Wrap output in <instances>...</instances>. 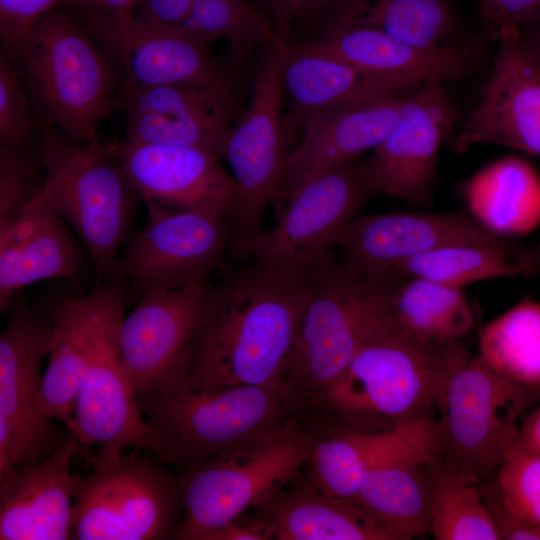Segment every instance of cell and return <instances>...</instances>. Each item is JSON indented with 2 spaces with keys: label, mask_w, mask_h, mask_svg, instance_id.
Masks as SVG:
<instances>
[{
  "label": "cell",
  "mask_w": 540,
  "mask_h": 540,
  "mask_svg": "<svg viewBox=\"0 0 540 540\" xmlns=\"http://www.w3.org/2000/svg\"><path fill=\"white\" fill-rule=\"evenodd\" d=\"M309 286L253 268L207 288L189 383L197 388L288 382Z\"/></svg>",
  "instance_id": "1"
},
{
  "label": "cell",
  "mask_w": 540,
  "mask_h": 540,
  "mask_svg": "<svg viewBox=\"0 0 540 540\" xmlns=\"http://www.w3.org/2000/svg\"><path fill=\"white\" fill-rule=\"evenodd\" d=\"M470 354L459 339L424 338L395 327L375 292L362 345L316 408L355 430H393L438 407L451 376Z\"/></svg>",
  "instance_id": "2"
},
{
  "label": "cell",
  "mask_w": 540,
  "mask_h": 540,
  "mask_svg": "<svg viewBox=\"0 0 540 540\" xmlns=\"http://www.w3.org/2000/svg\"><path fill=\"white\" fill-rule=\"evenodd\" d=\"M153 437L152 454L181 470L249 443L314 412L290 382L274 386L197 388L188 380L136 397Z\"/></svg>",
  "instance_id": "3"
},
{
  "label": "cell",
  "mask_w": 540,
  "mask_h": 540,
  "mask_svg": "<svg viewBox=\"0 0 540 540\" xmlns=\"http://www.w3.org/2000/svg\"><path fill=\"white\" fill-rule=\"evenodd\" d=\"M315 412L293 419L177 476L183 518L175 539L205 540L300 478L323 423Z\"/></svg>",
  "instance_id": "4"
},
{
  "label": "cell",
  "mask_w": 540,
  "mask_h": 540,
  "mask_svg": "<svg viewBox=\"0 0 540 540\" xmlns=\"http://www.w3.org/2000/svg\"><path fill=\"white\" fill-rule=\"evenodd\" d=\"M41 191L83 242L97 284L114 275L140 197L111 144L76 142L43 122Z\"/></svg>",
  "instance_id": "5"
},
{
  "label": "cell",
  "mask_w": 540,
  "mask_h": 540,
  "mask_svg": "<svg viewBox=\"0 0 540 540\" xmlns=\"http://www.w3.org/2000/svg\"><path fill=\"white\" fill-rule=\"evenodd\" d=\"M7 56L35 95L44 122L73 141L97 140L100 123L118 106L114 75L78 21L51 9Z\"/></svg>",
  "instance_id": "6"
},
{
  "label": "cell",
  "mask_w": 540,
  "mask_h": 540,
  "mask_svg": "<svg viewBox=\"0 0 540 540\" xmlns=\"http://www.w3.org/2000/svg\"><path fill=\"white\" fill-rule=\"evenodd\" d=\"M80 476L71 539H175L183 518L177 476L147 450H100Z\"/></svg>",
  "instance_id": "7"
},
{
  "label": "cell",
  "mask_w": 540,
  "mask_h": 540,
  "mask_svg": "<svg viewBox=\"0 0 540 540\" xmlns=\"http://www.w3.org/2000/svg\"><path fill=\"white\" fill-rule=\"evenodd\" d=\"M263 52L255 69L250 103L230 128L220 153L234 182L225 219L229 247L238 255L262 231L264 212L278 197L290 153L289 126L282 115L285 89L278 37Z\"/></svg>",
  "instance_id": "8"
},
{
  "label": "cell",
  "mask_w": 540,
  "mask_h": 540,
  "mask_svg": "<svg viewBox=\"0 0 540 540\" xmlns=\"http://www.w3.org/2000/svg\"><path fill=\"white\" fill-rule=\"evenodd\" d=\"M371 195L363 161L335 165L301 185L278 222L256 235L243 255L252 257L253 269L272 278L305 282Z\"/></svg>",
  "instance_id": "9"
},
{
  "label": "cell",
  "mask_w": 540,
  "mask_h": 540,
  "mask_svg": "<svg viewBox=\"0 0 540 540\" xmlns=\"http://www.w3.org/2000/svg\"><path fill=\"white\" fill-rule=\"evenodd\" d=\"M539 401L470 354L437 407L441 459L474 481H485L514 447L517 421Z\"/></svg>",
  "instance_id": "10"
},
{
  "label": "cell",
  "mask_w": 540,
  "mask_h": 540,
  "mask_svg": "<svg viewBox=\"0 0 540 540\" xmlns=\"http://www.w3.org/2000/svg\"><path fill=\"white\" fill-rule=\"evenodd\" d=\"M307 282L308 298L296 333L288 382L316 406L362 345L372 320L374 286L332 251Z\"/></svg>",
  "instance_id": "11"
},
{
  "label": "cell",
  "mask_w": 540,
  "mask_h": 540,
  "mask_svg": "<svg viewBox=\"0 0 540 540\" xmlns=\"http://www.w3.org/2000/svg\"><path fill=\"white\" fill-rule=\"evenodd\" d=\"M146 207V221L130 233L113 277L139 294L207 282L229 247L225 215L208 210Z\"/></svg>",
  "instance_id": "12"
},
{
  "label": "cell",
  "mask_w": 540,
  "mask_h": 540,
  "mask_svg": "<svg viewBox=\"0 0 540 540\" xmlns=\"http://www.w3.org/2000/svg\"><path fill=\"white\" fill-rule=\"evenodd\" d=\"M78 22L123 68L124 88L197 85L230 88L211 44L179 25H156L132 12L74 5Z\"/></svg>",
  "instance_id": "13"
},
{
  "label": "cell",
  "mask_w": 540,
  "mask_h": 540,
  "mask_svg": "<svg viewBox=\"0 0 540 540\" xmlns=\"http://www.w3.org/2000/svg\"><path fill=\"white\" fill-rule=\"evenodd\" d=\"M207 288L145 291L124 317L119 346L136 397L189 380Z\"/></svg>",
  "instance_id": "14"
},
{
  "label": "cell",
  "mask_w": 540,
  "mask_h": 540,
  "mask_svg": "<svg viewBox=\"0 0 540 540\" xmlns=\"http://www.w3.org/2000/svg\"><path fill=\"white\" fill-rule=\"evenodd\" d=\"M8 320L0 335V418L13 441L15 470L55 450L70 434L38 407L53 325L49 315L30 308L18 293L6 310Z\"/></svg>",
  "instance_id": "15"
},
{
  "label": "cell",
  "mask_w": 540,
  "mask_h": 540,
  "mask_svg": "<svg viewBox=\"0 0 540 540\" xmlns=\"http://www.w3.org/2000/svg\"><path fill=\"white\" fill-rule=\"evenodd\" d=\"M443 84L426 79L404 95L396 127L363 161L372 195L421 204L432 199L440 148L459 118Z\"/></svg>",
  "instance_id": "16"
},
{
  "label": "cell",
  "mask_w": 540,
  "mask_h": 540,
  "mask_svg": "<svg viewBox=\"0 0 540 540\" xmlns=\"http://www.w3.org/2000/svg\"><path fill=\"white\" fill-rule=\"evenodd\" d=\"M128 286L113 277L85 296H63L48 305L53 334L38 407L48 419L75 431V401L95 352L119 329L129 303Z\"/></svg>",
  "instance_id": "17"
},
{
  "label": "cell",
  "mask_w": 540,
  "mask_h": 540,
  "mask_svg": "<svg viewBox=\"0 0 540 540\" xmlns=\"http://www.w3.org/2000/svg\"><path fill=\"white\" fill-rule=\"evenodd\" d=\"M440 457L433 410L381 432L357 503L399 530L406 540L430 533V473Z\"/></svg>",
  "instance_id": "18"
},
{
  "label": "cell",
  "mask_w": 540,
  "mask_h": 540,
  "mask_svg": "<svg viewBox=\"0 0 540 540\" xmlns=\"http://www.w3.org/2000/svg\"><path fill=\"white\" fill-rule=\"evenodd\" d=\"M501 238L466 210L398 212L358 216L340 232L334 247L354 273L376 278L436 249Z\"/></svg>",
  "instance_id": "19"
},
{
  "label": "cell",
  "mask_w": 540,
  "mask_h": 540,
  "mask_svg": "<svg viewBox=\"0 0 540 540\" xmlns=\"http://www.w3.org/2000/svg\"><path fill=\"white\" fill-rule=\"evenodd\" d=\"M499 145L540 156V69L516 34L498 41L481 94L455 136L453 150Z\"/></svg>",
  "instance_id": "20"
},
{
  "label": "cell",
  "mask_w": 540,
  "mask_h": 540,
  "mask_svg": "<svg viewBox=\"0 0 540 540\" xmlns=\"http://www.w3.org/2000/svg\"><path fill=\"white\" fill-rule=\"evenodd\" d=\"M123 104L124 142L197 147L220 156L232 127L231 88L197 85L124 88Z\"/></svg>",
  "instance_id": "21"
},
{
  "label": "cell",
  "mask_w": 540,
  "mask_h": 540,
  "mask_svg": "<svg viewBox=\"0 0 540 540\" xmlns=\"http://www.w3.org/2000/svg\"><path fill=\"white\" fill-rule=\"evenodd\" d=\"M110 144L146 205L226 214L234 182L218 154L197 147Z\"/></svg>",
  "instance_id": "22"
},
{
  "label": "cell",
  "mask_w": 540,
  "mask_h": 540,
  "mask_svg": "<svg viewBox=\"0 0 540 540\" xmlns=\"http://www.w3.org/2000/svg\"><path fill=\"white\" fill-rule=\"evenodd\" d=\"M81 448L71 433L49 455L0 481L1 540L71 539L81 476L71 473V463Z\"/></svg>",
  "instance_id": "23"
},
{
  "label": "cell",
  "mask_w": 540,
  "mask_h": 540,
  "mask_svg": "<svg viewBox=\"0 0 540 540\" xmlns=\"http://www.w3.org/2000/svg\"><path fill=\"white\" fill-rule=\"evenodd\" d=\"M408 91L295 119L302 136L288 155L277 198L287 200L316 175L378 147L396 127Z\"/></svg>",
  "instance_id": "24"
},
{
  "label": "cell",
  "mask_w": 540,
  "mask_h": 540,
  "mask_svg": "<svg viewBox=\"0 0 540 540\" xmlns=\"http://www.w3.org/2000/svg\"><path fill=\"white\" fill-rule=\"evenodd\" d=\"M80 249L67 222L38 194L14 218L0 221V310L35 282L65 279L79 288Z\"/></svg>",
  "instance_id": "25"
},
{
  "label": "cell",
  "mask_w": 540,
  "mask_h": 540,
  "mask_svg": "<svg viewBox=\"0 0 540 540\" xmlns=\"http://www.w3.org/2000/svg\"><path fill=\"white\" fill-rule=\"evenodd\" d=\"M293 46L344 61L366 72L419 79L459 80L478 59V47L462 41L443 47H422L380 30L353 24L332 25Z\"/></svg>",
  "instance_id": "26"
},
{
  "label": "cell",
  "mask_w": 540,
  "mask_h": 540,
  "mask_svg": "<svg viewBox=\"0 0 540 540\" xmlns=\"http://www.w3.org/2000/svg\"><path fill=\"white\" fill-rule=\"evenodd\" d=\"M119 331L100 345L83 375L75 401L74 435L83 447L151 453L152 432L122 361Z\"/></svg>",
  "instance_id": "27"
},
{
  "label": "cell",
  "mask_w": 540,
  "mask_h": 540,
  "mask_svg": "<svg viewBox=\"0 0 540 540\" xmlns=\"http://www.w3.org/2000/svg\"><path fill=\"white\" fill-rule=\"evenodd\" d=\"M254 511L277 540H406L367 507L328 496L300 478Z\"/></svg>",
  "instance_id": "28"
},
{
  "label": "cell",
  "mask_w": 540,
  "mask_h": 540,
  "mask_svg": "<svg viewBox=\"0 0 540 540\" xmlns=\"http://www.w3.org/2000/svg\"><path fill=\"white\" fill-rule=\"evenodd\" d=\"M278 46L294 119L404 93L424 81L366 72L339 59L301 50L279 37Z\"/></svg>",
  "instance_id": "29"
},
{
  "label": "cell",
  "mask_w": 540,
  "mask_h": 540,
  "mask_svg": "<svg viewBox=\"0 0 540 540\" xmlns=\"http://www.w3.org/2000/svg\"><path fill=\"white\" fill-rule=\"evenodd\" d=\"M459 191L465 210L501 237L518 238L540 225V179L522 159L492 163Z\"/></svg>",
  "instance_id": "30"
},
{
  "label": "cell",
  "mask_w": 540,
  "mask_h": 540,
  "mask_svg": "<svg viewBox=\"0 0 540 540\" xmlns=\"http://www.w3.org/2000/svg\"><path fill=\"white\" fill-rule=\"evenodd\" d=\"M373 279L384 316L407 333L459 339L474 326L471 307L460 288L417 276L387 275Z\"/></svg>",
  "instance_id": "31"
},
{
  "label": "cell",
  "mask_w": 540,
  "mask_h": 540,
  "mask_svg": "<svg viewBox=\"0 0 540 540\" xmlns=\"http://www.w3.org/2000/svg\"><path fill=\"white\" fill-rule=\"evenodd\" d=\"M538 274L540 242L528 246L501 238L436 249L411 258L387 275L417 276L460 288L485 279Z\"/></svg>",
  "instance_id": "32"
},
{
  "label": "cell",
  "mask_w": 540,
  "mask_h": 540,
  "mask_svg": "<svg viewBox=\"0 0 540 540\" xmlns=\"http://www.w3.org/2000/svg\"><path fill=\"white\" fill-rule=\"evenodd\" d=\"M342 24L374 28L422 47L462 42L452 0H337L321 30Z\"/></svg>",
  "instance_id": "33"
},
{
  "label": "cell",
  "mask_w": 540,
  "mask_h": 540,
  "mask_svg": "<svg viewBox=\"0 0 540 540\" xmlns=\"http://www.w3.org/2000/svg\"><path fill=\"white\" fill-rule=\"evenodd\" d=\"M478 357L540 399V303L530 297L484 325Z\"/></svg>",
  "instance_id": "34"
},
{
  "label": "cell",
  "mask_w": 540,
  "mask_h": 540,
  "mask_svg": "<svg viewBox=\"0 0 540 540\" xmlns=\"http://www.w3.org/2000/svg\"><path fill=\"white\" fill-rule=\"evenodd\" d=\"M429 516L436 540H498L479 483L441 457L431 467Z\"/></svg>",
  "instance_id": "35"
},
{
  "label": "cell",
  "mask_w": 540,
  "mask_h": 540,
  "mask_svg": "<svg viewBox=\"0 0 540 540\" xmlns=\"http://www.w3.org/2000/svg\"><path fill=\"white\" fill-rule=\"evenodd\" d=\"M325 424L323 419L307 462L309 482L328 496L357 502L381 432L359 431L339 423L326 428Z\"/></svg>",
  "instance_id": "36"
},
{
  "label": "cell",
  "mask_w": 540,
  "mask_h": 540,
  "mask_svg": "<svg viewBox=\"0 0 540 540\" xmlns=\"http://www.w3.org/2000/svg\"><path fill=\"white\" fill-rule=\"evenodd\" d=\"M179 26L210 44L224 40L236 59L247 58L278 37L267 17L248 0H194Z\"/></svg>",
  "instance_id": "37"
},
{
  "label": "cell",
  "mask_w": 540,
  "mask_h": 540,
  "mask_svg": "<svg viewBox=\"0 0 540 540\" xmlns=\"http://www.w3.org/2000/svg\"><path fill=\"white\" fill-rule=\"evenodd\" d=\"M494 477L506 504L540 525V453L514 445Z\"/></svg>",
  "instance_id": "38"
},
{
  "label": "cell",
  "mask_w": 540,
  "mask_h": 540,
  "mask_svg": "<svg viewBox=\"0 0 540 540\" xmlns=\"http://www.w3.org/2000/svg\"><path fill=\"white\" fill-rule=\"evenodd\" d=\"M22 76L7 54L0 56V147H29L39 127L33 117Z\"/></svg>",
  "instance_id": "39"
},
{
  "label": "cell",
  "mask_w": 540,
  "mask_h": 540,
  "mask_svg": "<svg viewBox=\"0 0 540 540\" xmlns=\"http://www.w3.org/2000/svg\"><path fill=\"white\" fill-rule=\"evenodd\" d=\"M37 166L39 158H32L29 147H0V221L17 216L38 194Z\"/></svg>",
  "instance_id": "40"
},
{
  "label": "cell",
  "mask_w": 540,
  "mask_h": 540,
  "mask_svg": "<svg viewBox=\"0 0 540 540\" xmlns=\"http://www.w3.org/2000/svg\"><path fill=\"white\" fill-rule=\"evenodd\" d=\"M277 36L293 41L294 34L322 29L337 0H258Z\"/></svg>",
  "instance_id": "41"
},
{
  "label": "cell",
  "mask_w": 540,
  "mask_h": 540,
  "mask_svg": "<svg viewBox=\"0 0 540 540\" xmlns=\"http://www.w3.org/2000/svg\"><path fill=\"white\" fill-rule=\"evenodd\" d=\"M486 39L499 41L540 17V0H475Z\"/></svg>",
  "instance_id": "42"
},
{
  "label": "cell",
  "mask_w": 540,
  "mask_h": 540,
  "mask_svg": "<svg viewBox=\"0 0 540 540\" xmlns=\"http://www.w3.org/2000/svg\"><path fill=\"white\" fill-rule=\"evenodd\" d=\"M62 0H0V34L4 52L12 54L37 20Z\"/></svg>",
  "instance_id": "43"
},
{
  "label": "cell",
  "mask_w": 540,
  "mask_h": 540,
  "mask_svg": "<svg viewBox=\"0 0 540 540\" xmlns=\"http://www.w3.org/2000/svg\"><path fill=\"white\" fill-rule=\"evenodd\" d=\"M494 474L479 483V487L498 540H540V525L526 519L506 504Z\"/></svg>",
  "instance_id": "44"
},
{
  "label": "cell",
  "mask_w": 540,
  "mask_h": 540,
  "mask_svg": "<svg viewBox=\"0 0 540 540\" xmlns=\"http://www.w3.org/2000/svg\"><path fill=\"white\" fill-rule=\"evenodd\" d=\"M194 0H138L132 14L156 25H180L188 16Z\"/></svg>",
  "instance_id": "45"
},
{
  "label": "cell",
  "mask_w": 540,
  "mask_h": 540,
  "mask_svg": "<svg viewBox=\"0 0 540 540\" xmlns=\"http://www.w3.org/2000/svg\"><path fill=\"white\" fill-rule=\"evenodd\" d=\"M205 540H272L265 522L254 516L252 520H234L210 533Z\"/></svg>",
  "instance_id": "46"
},
{
  "label": "cell",
  "mask_w": 540,
  "mask_h": 540,
  "mask_svg": "<svg viewBox=\"0 0 540 540\" xmlns=\"http://www.w3.org/2000/svg\"><path fill=\"white\" fill-rule=\"evenodd\" d=\"M515 445L540 453V401L523 415Z\"/></svg>",
  "instance_id": "47"
},
{
  "label": "cell",
  "mask_w": 540,
  "mask_h": 540,
  "mask_svg": "<svg viewBox=\"0 0 540 540\" xmlns=\"http://www.w3.org/2000/svg\"><path fill=\"white\" fill-rule=\"evenodd\" d=\"M516 36L540 69V17L519 27Z\"/></svg>",
  "instance_id": "48"
},
{
  "label": "cell",
  "mask_w": 540,
  "mask_h": 540,
  "mask_svg": "<svg viewBox=\"0 0 540 540\" xmlns=\"http://www.w3.org/2000/svg\"><path fill=\"white\" fill-rule=\"evenodd\" d=\"M138 0H62L70 5H86L112 11L131 12Z\"/></svg>",
  "instance_id": "49"
}]
</instances>
